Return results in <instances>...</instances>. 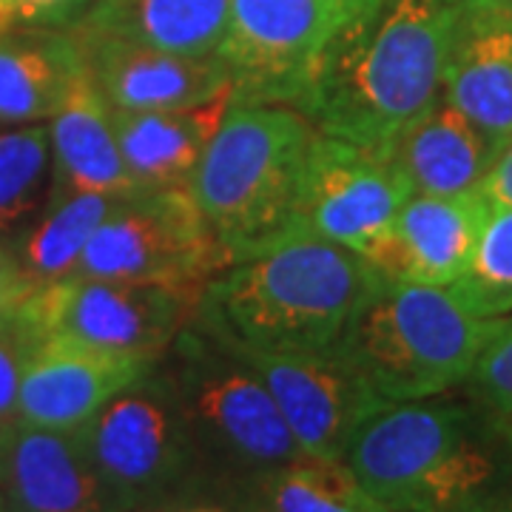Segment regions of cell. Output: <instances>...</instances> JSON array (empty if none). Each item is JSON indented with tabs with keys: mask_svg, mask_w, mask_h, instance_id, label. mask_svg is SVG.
<instances>
[{
	"mask_svg": "<svg viewBox=\"0 0 512 512\" xmlns=\"http://www.w3.org/2000/svg\"><path fill=\"white\" fill-rule=\"evenodd\" d=\"M376 276L345 248L296 234L211 279L197 322L245 348L330 353Z\"/></svg>",
	"mask_w": 512,
	"mask_h": 512,
	"instance_id": "obj_3",
	"label": "cell"
},
{
	"mask_svg": "<svg viewBox=\"0 0 512 512\" xmlns=\"http://www.w3.org/2000/svg\"><path fill=\"white\" fill-rule=\"evenodd\" d=\"M259 512H393L359 484L345 461L299 458L251 481Z\"/></svg>",
	"mask_w": 512,
	"mask_h": 512,
	"instance_id": "obj_24",
	"label": "cell"
},
{
	"mask_svg": "<svg viewBox=\"0 0 512 512\" xmlns=\"http://www.w3.org/2000/svg\"><path fill=\"white\" fill-rule=\"evenodd\" d=\"M49 154V194H103L111 200L143 194L117 143L114 109L97 92L89 69L49 120Z\"/></svg>",
	"mask_w": 512,
	"mask_h": 512,
	"instance_id": "obj_18",
	"label": "cell"
},
{
	"mask_svg": "<svg viewBox=\"0 0 512 512\" xmlns=\"http://www.w3.org/2000/svg\"><path fill=\"white\" fill-rule=\"evenodd\" d=\"M92 0H0V35L69 29Z\"/></svg>",
	"mask_w": 512,
	"mask_h": 512,
	"instance_id": "obj_29",
	"label": "cell"
},
{
	"mask_svg": "<svg viewBox=\"0 0 512 512\" xmlns=\"http://www.w3.org/2000/svg\"><path fill=\"white\" fill-rule=\"evenodd\" d=\"M146 512H231L220 504H205V501H165L160 507H151Z\"/></svg>",
	"mask_w": 512,
	"mask_h": 512,
	"instance_id": "obj_32",
	"label": "cell"
},
{
	"mask_svg": "<svg viewBox=\"0 0 512 512\" xmlns=\"http://www.w3.org/2000/svg\"><path fill=\"white\" fill-rule=\"evenodd\" d=\"M9 512H12V510H9Z\"/></svg>",
	"mask_w": 512,
	"mask_h": 512,
	"instance_id": "obj_36",
	"label": "cell"
},
{
	"mask_svg": "<svg viewBox=\"0 0 512 512\" xmlns=\"http://www.w3.org/2000/svg\"><path fill=\"white\" fill-rule=\"evenodd\" d=\"M35 336L23 325L18 313H9L6 325L0 328V430L18 419V396L23 367L32 353Z\"/></svg>",
	"mask_w": 512,
	"mask_h": 512,
	"instance_id": "obj_28",
	"label": "cell"
},
{
	"mask_svg": "<svg viewBox=\"0 0 512 512\" xmlns=\"http://www.w3.org/2000/svg\"><path fill=\"white\" fill-rule=\"evenodd\" d=\"M200 291L66 276L35 291L18 316L32 336H63L89 348L163 359L200 311Z\"/></svg>",
	"mask_w": 512,
	"mask_h": 512,
	"instance_id": "obj_9",
	"label": "cell"
},
{
	"mask_svg": "<svg viewBox=\"0 0 512 512\" xmlns=\"http://www.w3.org/2000/svg\"><path fill=\"white\" fill-rule=\"evenodd\" d=\"M222 342L268 387L305 456L342 461L356 430L387 404L336 353H279Z\"/></svg>",
	"mask_w": 512,
	"mask_h": 512,
	"instance_id": "obj_12",
	"label": "cell"
},
{
	"mask_svg": "<svg viewBox=\"0 0 512 512\" xmlns=\"http://www.w3.org/2000/svg\"><path fill=\"white\" fill-rule=\"evenodd\" d=\"M74 439L111 512H146L174 501L200 467L180 407L157 365L103 404Z\"/></svg>",
	"mask_w": 512,
	"mask_h": 512,
	"instance_id": "obj_7",
	"label": "cell"
},
{
	"mask_svg": "<svg viewBox=\"0 0 512 512\" xmlns=\"http://www.w3.org/2000/svg\"><path fill=\"white\" fill-rule=\"evenodd\" d=\"M441 97L498 160L512 146V0H458Z\"/></svg>",
	"mask_w": 512,
	"mask_h": 512,
	"instance_id": "obj_14",
	"label": "cell"
},
{
	"mask_svg": "<svg viewBox=\"0 0 512 512\" xmlns=\"http://www.w3.org/2000/svg\"><path fill=\"white\" fill-rule=\"evenodd\" d=\"M83 52L97 92L117 111H165L200 106L234 92L220 57H180L120 37L69 29Z\"/></svg>",
	"mask_w": 512,
	"mask_h": 512,
	"instance_id": "obj_15",
	"label": "cell"
},
{
	"mask_svg": "<svg viewBox=\"0 0 512 512\" xmlns=\"http://www.w3.org/2000/svg\"><path fill=\"white\" fill-rule=\"evenodd\" d=\"M345 0H231L217 57L234 77L231 103L291 109Z\"/></svg>",
	"mask_w": 512,
	"mask_h": 512,
	"instance_id": "obj_11",
	"label": "cell"
},
{
	"mask_svg": "<svg viewBox=\"0 0 512 512\" xmlns=\"http://www.w3.org/2000/svg\"><path fill=\"white\" fill-rule=\"evenodd\" d=\"M504 319H478L450 288L376 276L330 353L384 402H416L467 382Z\"/></svg>",
	"mask_w": 512,
	"mask_h": 512,
	"instance_id": "obj_5",
	"label": "cell"
},
{
	"mask_svg": "<svg viewBox=\"0 0 512 512\" xmlns=\"http://www.w3.org/2000/svg\"><path fill=\"white\" fill-rule=\"evenodd\" d=\"M231 94L225 92L188 109H114V131L123 160L143 191L188 188L231 106Z\"/></svg>",
	"mask_w": 512,
	"mask_h": 512,
	"instance_id": "obj_19",
	"label": "cell"
},
{
	"mask_svg": "<svg viewBox=\"0 0 512 512\" xmlns=\"http://www.w3.org/2000/svg\"><path fill=\"white\" fill-rule=\"evenodd\" d=\"M478 188L493 208H512V146L495 160Z\"/></svg>",
	"mask_w": 512,
	"mask_h": 512,
	"instance_id": "obj_31",
	"label": "cell"
},
{
	"mask_svg": "<svg viewBox=\"0 0 512 512\" xmlns=\"http://www.w3.org/2000/svg\"><path fill=\"white\" fill-rule=\"evenodd\" d=\"M231 256L188 188L143 191L120 200L97 225L72 276L205 291Z\"/></svg>",
	"mask_w": 512,
	"mask_h": 512,
	"instance_id": "obj_8",
	"label": "cell"
},
{
	"mask_svg": "<svg viewBox=\"0 0 512 512\" xmlns=\"http://www.w3.org/2000/svg\"><path fill=\"white\" fill-rule=\"evenodd\" d=\"M493 512H512V484L507 487V493L501 495V501H498V507Z\"/></svg>",
	"mask_w": 512,
	"mask_h": 512,
	"instance_id": "obj_33",
	"label": "cell"
},
{
	"mask_svg": "<svg viewBox=\"0 0 512 512\" xmlns=\"http://www.w3.org/2000/svg\"><path fill=\"white\" fill-rule=\"evenodd\" d=\"M160 359L89 348L63 336H40L23 367L18 424L77 433L117 393L143 379Z\"/></svg>",
	"mask_w": 512,
	"mask_h": 512,
	"instance_id": "obj_13",
	"label": "cell"
},
{
	"mask_svg": "<svg viewBox=\"0 0 512 512\" xmlns=\"http://www.w3.org/2000/svg\"><path fill=\"white\" fill-rule=\"evenodd\" d=\"M410 197L387 151L316 131L296 234L333 242L390 276L396 222Z\"/></svg>",
	"mask_w": 512,
	"mask_h": 512,
	"instance_id": "obj_10",
	"label": "cell"
},
{
	"mask_svg": "<svg viewBox=\"0 0 512 512\" xmlns=\"http://www.w3.org/2000/svg\"><path fill=\"white\" fill-rule=\"evenodd\" d=\"M231 0H92L69 29L109 35L180 57H214Z\"/></svg>",
	"mask_w": 512,
	"mask_h": 512,
	"instance_id": "obj_21",
	"label": "cell"
},
{
	"mask_svg": "<svg viewBox=\"0 0 512 512\" xmlns=\"http://www.w3.org/2000/svg\"><path fill=\"white\" fill-rule=\"evenodd\" d=\"M458 0H345L296 109L316 131L387 148L441 97Z\"/></svg>",
	"mask_w": 512,
	"mask_h": 512,
	"instance_id": "obj_1",
	"label": "cell"
},
{
	"mask_svg": "<svg viewBox=\"0 0 512 512\" xmlns=\"http://www.w3.org/2000/svg\"><path fill=\"white\" fill-rule=\"evenodd\" d=\"M117 202L103 194H46L40 217L15 248L35 291L74 274L97 225Z\"/></svg>",
	"mask_w": 512,
	"mask_h": 512,
	"instance_id": "obj_23",
	"label": "cell"
},
{
	"mask_svg": "<svg viewBox=\"0 0 512 512\" xmlns=\"http://www.w3.org/2000/svg\"><path fill=\"white\" fill-rule=\"evenodd\" d=\"M313 134L288 106H228L188 191L231 265L296 234Z\"/></svg>",
	"mask_w": 512,
	"mask_h": 512,
	"instance_id": "obj_4",
	"label": "cell"
},
{
	"mask_svg": "<svg viewBox=\"0 0 512 512\" xmlns=\"http://www.w3.org/2000/svg\"><path fill=\"white\" fill-rule=\"evenodd\" d=\"M450 293L478 319L512 316V208H493L470 268Z\"/></svg>",
	"mask_w": 512,
	"mask_h": 512,
	"instance_id": "obj_26",
	"label": "cell"
},
{
	"mask_svg": "<svg viewBox=\"0 0 512 512\" xmlns=\"http://www.w3.org/2000/svg\"><path fill=\"white\" fill-rule=\"evenodd\" d=\"M342 461L393 512H493L512 484V447L467 396L390 402Z\"/></svg>",
	"mask_w": 512,
	"mask_h": 512,
	"instance_id": "obj_2",
	"label": "cell"
},
{
	"mask_svg": "<svg viewBox=\"0 0 512 512\" xmlns=\"http://www.w3.org/2000/svg\"><path fill=\"white\" fill-rule=\"evenodd\" d=\"M490 214L481 188L447 197L413 194L396 222L393 265L384 279L450 288L470 268Z\"/></svg>",
	"mask_w": 512,
	"mask_h": 512,
	"instance_id": "obj_17",
	"label": "cell"
},
{
	"mask_svg": "<svg viewBox=\"0 0 512 512\" xmlns=\"http://www.w3.org/2000/svg\"><path fill=\"white\" fill-rule=\"evenodd\" d=\"M0 512H9V504H6V498L0 493Z\"/></svg>",
	"mask_w": 512,
	"mask_h": 512,
	"instance_id": "obj_34",
	"label": "cell"
},
{
	"mask_svg": "<svg viewBox=\"0 0 512 512\" xmlns=\"http://www.w3.org/2000/svg\"><path fill=\"white\" fill-rule=\"evenodd\" d=\"M461 390L512 447V316L501 322L487 348L481 350Z\"/></svg>",
	"mask_w": 512,
	"mask_h": 512,
	"instance_id": "obj_27",
	"label": "cell"
},
{
	"mask_svg": "<svg viewBox=\"0 0 512 512\" xmlns=\"http://www.w3.org/2000/svg\"><path fill=\"white\" fill-rule=\"evenodd\" d=\"M49 157L46 123L0 134V237L18 231L49 194Z\"/></svg>",
	"mask_w": 512,
	"mask_h": 512,
	"instance_id": "obj_25",
	"label": "cell"
},
{
	"mask_svg": "<svg viewBox=\"0 0 512 512\" xmlns=\"http://www.w3.org/2000/svg\"><path fill=\"white\" fill-rule=\"evenodd\" d=\"M6 319H9V313H0V328L6 325Z\"/></svg>",
	"mask_w": 512,
	"mask_h": 512,
	"instance_id": "obj_35",
	"label": "cell"
},
{
	"mask_svg": "<svg viewBox=\"0 0 512 512\" xmlns=\"http://www.w3.org/2000/svg\"><path fill=\"white\" fill-rule=\"evenodd\" d=\"M32 293H35V285L23 271L15 248L0 242V313L18 311Z\"/></svg>",
	"mask_w": 512,
	"mask_h": 512,
	"instance_id": "obj_30",
	"label": "cell"
},
{
	"mask_svg": "<svg viewBox=\"0 0 512 512\" xmlns=\"http://www.w3.org/2000/svg\"><path fill=\"white\" fill-rule=\"evenodd\" d=\"M0 493L12 512H111L74 433L18 421L0 430Z\"/></svg>",
	"mask_w": 512,
	"mask_h": 512,
	"instance_id": "obj_16",
	"label": "cell"
},
{
	"mask_svg": "<svg viewBox=\"0 0 512 512\" xmlns=\"http://www.w3.org/2000/svg\"><path fill=\"white\" fill-rule=\"evenodd\" d=\"M410 194H461L484 183L495 157L476 126L444 97L387 148Z\"/></svg>",
	"mask_w": 512,
	"mask_h": 512,
	"instance_id": "obj_20",
	"label": "cell"
},
{
	"mask_svg": "<svg viewBox=\"0 0 512 512\" xmlns=\"http://www.w3.org/2000/svg\"><path fill=\"white\" fill-rule=\"evenodd\" d=\"M157 370L174 393L200 464L254 481L308 458L262 379L197 319L165 350Z\"/></svg>",
	"mask_w": 512,
	"mask_h": 512,
	"instance_id": "obj_6",
	"label": "cell"
},
{
	"mask_svg": "<svg viewBox=\"0 0 512 512\" xmlns=\"http://www.w3.org/2000/svg\"><path fill=\"white\" fill-rule=\"evenodd\" d=\"M86 60L69 29L0 35V126H32L52 120Z\"/></svg>",
	"mask_w": 512,
	"mask_h": 512,
	"instance_id": "obj_22",
	"label": "cell"
}]
</instances>
